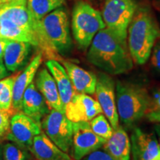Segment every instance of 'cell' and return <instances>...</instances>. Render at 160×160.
Instances as JSON below:
<instances>
[{
    "label": "cell",
    "mask_w": 160,
    "mask_h": 160,
    "mask_svg": "<svg viewBox=\"0 0 160 160\" xmlns=\"http://www.w3.org/2000/svg\"><path fill=\"white\" fill-rule=\"evenodd\" d=\"M17 74L0 80V109L10 113H12L13 111L12 108L13 88Z\"/></svg>",
    "instance_id": "cell-22"
},
{
    "label": "cell",
    "mask_w": 160,
    "mask_h": 160,
    "mask_svg": "<svg viewBox=\"0 0 160 160\" xmlns=\"http://www.w3.org/2000/svg\"><path fill=\"white\" fill-rule=\"evenodd\" d=\"M66 0H27V7L34 19L41 21L46 15L65 5Z\"/></svg>",
    "instance_id": "cell-21"
},
{
    "label": "cell",
    "mask_w": 160,
    "mask_h": 160,
    "mask_svg": "<svg viewBox=\"0 0 160 160\" xmlns=\"http://www.w3.org/2000/svg\"><path fill=\"white\" fill-rule=\"evenodd\" d=\"M35 85L43 96L50 111L56 110L65 113V107L62 102L57 84L47 68H43L39 70L36 78Z\"/></svg>",
    "instance_id": "cell-14"
},
{
    "label": "cell",
    "mask_w": 160,
    "mask_h": 160,
    "mask_svg": "<svg viewBox=\"0 0 160 160\" xmlns=\"http://www.w3.org/2000/svg\"><path fill=\"white\" fill-rule=\"evenodd\" d=\"M45 65L55 80L62 102L65 108L76 93L66 70L55 59H48Z\"/></svg>",
    "instance_id": "cell-20"
},
{
    "label": "cell",
    "mask_w": 160,
    "mask_h": 160,
    "mask_svg": "<svg viewBox=\"0 0 160 160\" xmlns=\"http://www.w3.org/2000/svg\"><path fill=\"white\" fill-rule=\"evenodd\" d=\"M41 128L59 148L65 153L70 151L73 144V122L65 113L51 110L41 122Z\"/></svg>",
    "instance_id": "cell-7"
},
{
    "label": "cell",
    "mask_w": 160,
    "mask_h": 160,
    "mask_svg": "<svg viewBox=\"0 0 160 160\" xmlns=\"http://www.w3.org/2000/svg\"><path fill=\"white\" fill-rule=\"evenodd\" d=\"M41 132V124L23 112H17L10 121V130L7 137L12 142L29 151L34 137Z\"/></svg>",
    "instance_id": "cell-9"
},
{
    "label": "cell",
    "mask_w": 160,
    "mask_h": 160,
    "mask_svg": "<svg viewBox=\"0 0 160 160\" xmlns=\"http://www.w3.org/2000/svg\"><path fill=\"white\" fill-rule=\"evenodd\" d=\"M3 160H28L29 153L27 150L15 143H6L2 147Z\"/></svg>",
    "instance_id": "cell-24"
},
{
    "label": "cell",
    "mask_w": 160,
    "mask_h": 160,
    "mask_svg": "<svg viewBox=\"0 0 160 160\" xmlns=\"http://www.w3.org/2000/svg\"><path fill=\"white\" fill-rule=\"evenodd\" d=\"M8 39L0 38V62H3L4 53H5V48L8 45Z\"/></svg>",
    "instance_id": "cell-30"
},
{
    "label": "cell",
    "mask_w": 160,
    "mask_h": 160,
    "mask_svg": "<svg viewBox=\"0 0 160 160\" xmlns=\"http://www.w3.org/2000/svg\"><path fill=\"white\" fill-rule=\"evenodd\" d=\"M148 121L160 124V111H151L145 115Z\"/></svg>",
    "instance_id": "cell-29"
},
{
    "label": "cell",
    "mask_w": 160,
    "mask_h": 160,
    "mask_svg": "<svg viewBox=\"0 0 160 160\" xmlns=\"http://www.w3.org/2000/svg\"><path fill=\"white\" fill-rule=\"evenodd\" d=\"M29 151L37 160H71L42 131L34 137Z\"/></svg>",
    "instance_id": "cell-18"
},
{
    "label": "cell",
    "mask_w": 160,
    "mask_h": 160,
    "mask_svg": "<svg viewBox=\"0 0 160 160\" xmlns=\"http://www.w3.org/2000/svg\"><path fill=\"white\" fill-rule=\"evenodd\" d=\"M100 113L102 110L97 100L85 93H76L65 108V114L72 122H89Z\"/></svg>",
    "instance_id": "cell-11"
},
{
    "label": "cell",
    "mask_w": 160,
    "mask_h": 160,
    "mask_svg": "<svg viewBox=\"0 0 160 160\" xmlns=\"http://www.w3.org/2000/svg\"><path fill=\"white\" fill-rule=\"evenodd\" d=\"M48 40L59 55H67L73 46L68 13L64 6L58 8L41 20Z\"/></svg>",
    "instance_id": "cell-5"
},
{
    "label": "cell",
    "mask_w": 160,
    "mask_h": 160,
    "mask_svg": "<svg viewBox=\"0 0 160 160\" xmlns=\"http://www.w3.org/2000/svg\"><path fill=\"white\" fill-rule=\"evenodd\" d=\"M42 54L39 52L32 59L27 67L22 73H18L16 77L13 88V102L12 108L14 112H20L22 111V100L24 92L25 91L31 84L33 82L38 69L42 62Z\"/></svg>",
    "instance_id": "cell-13"
},
{
    "label": "cell",
    "mask_w": 160,
    "mask_h": 160,
    "mask_svg": "<svg viewBox=\"0 0 160 160\" xmlns=\"http://www.w3.org/2000/svg\"><path fill=\"white\" fill-rule=\"evenodd\" d=\"M87 59L109 75L122 74L133 67L127 41L120 39L107 28L100 30L92 40Z\"/></svg>",
    "instance_id": "cell-1"
},
{
    "label": "cell",
    "mask_w": 160,
    "mask_h": 160,
    "mask_svg": "<svg viewBox=\"0 0 160 160\" xmlns=\"http://www.w3.org/2000/svg\"><path fill=\"white\" fill-rule=\"evenodd\" d=\"M10 114L8 111L0 109V137L7 136L10 130Z\"/></svg>",
    "instance_id": "cell-26"
},
{
    "label": "cell",
    "mask_w": 160,
    "mask_h": 160,
    "mask_svg": "<svg viewBox=\"0 0 160 160\" xmlns=\"http://www.w3.org/2000/svg\"><path fill=\"white\" fill-rule=\"evenodd\" d=\"M154 129H155L156 133H157V137H158L157 139H158V141H159V148H160V124L157 123V125H155Z\"/></svg>",
    "instance_id": "cell-32"
},
{
    "label": "cell",
    "mask_w": 160,
    "mask_h": 160,
    "mask_svg": "<svg viewBox=\"0 0 160 160\" xmlns=\"http://www.w3.org/2000/svg\"><path fill=\"white\" fill-rule=\"evenodd\" d=\"M31 44L25 42L9 40L4 53V65L8 71L16 72L28 61L32 49Z\"/></svg>",
    "instance_id": "cell-17"
},
{
    "label": "cell",
    "mask_w": 160,
    "mask_h": 160,
    "mask_svg": "<svg viewBox=\"0 0 160 160\" xmlns=\"http://www.w3.org/2000/svg\"><path fill=\"white\" fill-rule=\"evenodd\" d=\"M137 7L133 0H105L102 16L106 28L127 41L128 28Z\"/></svg>",
    "instance_id": "cell-6"
},
{
    "label": "cell",
    "mask_w": 160,
    "mask_h": 160,
    "mask_svg": "<svg viewBox=\"0 0 160 160\" xmlns=\"http://www.w3.org/2000/svg\"><path fill=\"white\" fill-rule=\"evenodd\" d=\"M116 102L119 119L131 127L150 111L151 96L141 85L118 81L116 85Z\"/></svg>",
    "instance_id": "cell-3"
},
{
    "label": "cell",
    "mask_w": 160,
    "mask_h": 160,
    "mask_svg": "<svg viewBox=\"0 0 160 160\" xmlns=\"http://www.w3.org/2000/svg\"><path fill=\"white\" fill-rule=\"evenodd\" d=\"M160 39V27L148 6H138L128 28L127 44L133 62L144 65Z\"/></svg>",
    "instance_id": "cell-2"
},
{
    "label": "cell",
    "mask_w": 160,
    "mask_h": 160,
    "mask_svg": "<svg viewBox=\"0 0 160 160\" xmlns=\"http://www.w3.org/2000/svg\"><path fill=\"white\" fill-rule=\"evenodd\" d=\"M106 139L92 131L88 122H73V155L75 160H81L91 152L100 149Z\"/></svg>",
    "instance_id": "cell-10"
},
{
    "label": "cell",
    "mask_w": 160,
    "mask_h": 160,
    "mask_svg": "<svg viewBox=\"0 0 160 160\" xmlns=\"http://www.w3.org/2000/svg\"><path fill=\"white\" fill-rule=\"evenodd\" d=\"M90 125L94 133L97 136L105 139H108L113 133V129L111 123L102 113L97 115L91 120Z\"/></svg>",
    "instance_id": "cell-23"
},
{
    "label": "cell",
    "mask_w": 160,
    "mask_h": 160,
    "mask_svg": "<svg viewBox=\"0 0 160 160\" xmlns=\"http://www.w3.org/2000/svg\"><path fill=\"white\" fill-rule=\"evenodd\" d=\"M76 93L93 95L95 93L97 77L76 64L62 60Z\"/></svg>",
    "instance_id": "cell-15"
},
{
    "label": "cell",
    "mask_w": 160,
    "mask_h": 160,
    "mask_svg": "<svg viewBox=\"0 0 160 160\" xmlns=\"http://www.w3.org/2000/svg\"><path fill=\"white\" fill-rule=\"evenodd\" d=\"M151 96V111H160V88H155Z\"/></svg>",
    "instance_id": "cell-28"
},
{
    "label": "cell",
    "mask_w": 160,
    "mask_h": 160,
    "mask_svg": "<svg viewBox=\"0 0 160 160\" xmlns=\"http://www.w3.org/2000/svg\"><path fill=\"white\" fill-rule=\"evenodd\" d=\"M115 82L111 76L105 73H100L97 77L95 93L97 102L113 130L119 125V116L116 102Z\"/></svg>",
    "instance_id": "cell-8"
},
{
    "label": "cell",
    "mask_w": 160,
    "mask_h": 160,
    "mask_svg": "<svg viewBox=\"0 0 160 160\" xmlns=\"http://www.w3.org/2000/svg\"><path fill=\"white\" fill-rule=\"evenodd\" d=\"M8 75V71L6 68L3 62H0V80L5 79Z\"/></svg>",
    "instance_id": "cell-31"
},
{
    "label": "cell",
    "mask_w": 160,
    "mask_h": 160,
    "mask_svg": "<svg viewBox=\"0 0 160 160\" xmlns=\"http://www.w3.org/2000/svg\"><path fill=\"white\" fill-rule=\"evenodd\" d=\"M0 160H3L2 157V147L0 145Z\"/></svg>",
    "instance_id": "cell-33"
},
{
    "label": "cell",
    "mask_w": 160,
    "mask_h": 160,
    "mask_svg": "<svg viewBox=\"0 0 160 160\" xmlns=\"http://www.w3.org/2000/svg\"><path fill=\"white\" fill-rule=\"evenodd\" d=\"M105 28L102 16L98 10L82 0L75 3L72 11L71 29L80 49L88 48L96 34Z\"/></svg>",
    "instance_id": "cell-4"
},
{
    "label": "cell",
    "mask_w": 160,
    "mask_h": 160,
    "mask_svg": "<svg viewBox=\"0 0 160 160\" xmlns=\"http://www.w3.org/2000/svg\"><path fill=\"white\" fill-rule=\"evenodd\" d=\"M130 140L133 160H160L159 144L154 133H146L137 128Z\"/></svg>",
    "instance_id": "cell-12"
},
{
    "label": "cell",
    "mask_w": 160,
    "mask_h": 160,
    "mask_svg": "<svg viewBox=\"0 0 160 160\" xmlns=\"http://www.w3.org/2000/svg\"><path fill=\"white\" fill-rule=\"evenodd\" d=\"M3 5H4V4H3ZM2 5H0V8H1V7H2Z\"/></svg>",
    "instance_id": "cell-35"
},
{
    "label": "cell",
    "mask_w": 160,
    "mask_h": 160,
    "mask_svg": "<svg viewBox=\"0 0 160 160\" xmlns=\"http://www.w3.org/2000/svg\"><path fill=\"white\" fill-rule=\"evenodd\" d=\"M22 111L39 124H41V120L50 112L43 96L38 91L33 82L24 92L22 100Z\"/></svg>",
    "instance_id": "cell-16"
},
{
    "label": "cell",
    "mask_w": 160,
    "mask_h": 160,
    "mask_svg": "<svg viewBox=\"0 0 160 160\" xmlns=\"http://www.w3.org/2000/svg\"><path fill=\"white\" fill-rule=\"evenodd\" d=\"M103 150L114 160H130L131 140L122 126L113 130L111 137L106 140Z\"/></svg>",
    "instance_id": "cell-19"
},
{
    "label": "cell",
    "mask_w": 160,
    "mask_h": 160,
    "mask_svg": "<svg viewBox=\"0 0 160 160\" xmlns=\"http://www.w3.org/2000/svg\"><path fill=\"white\" fill-rule=\"evenodd\" d=\"M149 59L152 70L160 77V39L157 40L153 46Z\"/></svg>",
    "instance_id": "cell-25"
},
{
    "label": "cell",
    "mask_w": 160,
    "mask_h": 160,
    "mask_svg": "<svg viewBox=\"0 0 160 160\" xmlns=\"http://www.w3.org/2000/svg\"><path fill=\"white\" fill-rule=\"evenodd\" d=\"M85 160H114L107 152L102 150H96L85 157Z\"/></svg>",
    "instance_id": "cell-27"
},
{
    "label": "cell",
    "mask_w": 160,
    "mask_h": 160,
    "mask_svg": "<svg viewBox=\"0 0 160 160\" xmlns=\"http://www.w3.org/2000/svg\"><path fill=\"white\" fill-rule=\"evenodd\" d=\"M10 1H11V0H0V5H3V4L8 3Z\"/></svg>",
    "instance_id": "cell-34"
}]
</instances>
